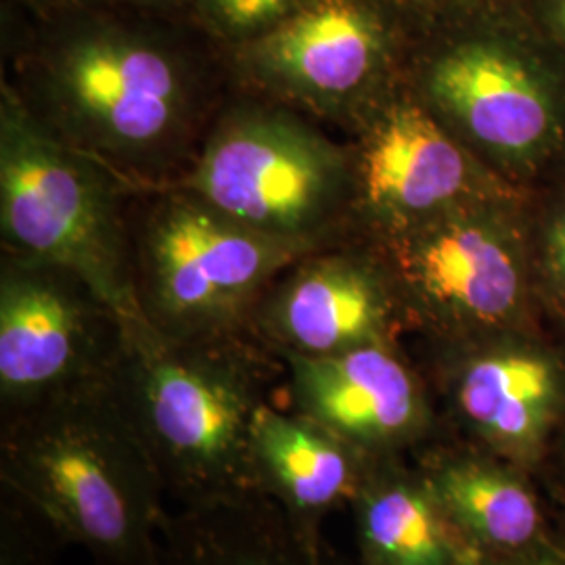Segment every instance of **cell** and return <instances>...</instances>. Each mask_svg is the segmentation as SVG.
I'll use <instances>...</instances> for the list:
<instances>
[{"instance_id":"1","label":"cell","mask_w":565,"mask_h":565,"mask_svg":"<svg viewBox=\"0 0 565 565\" xmlns=\"http://www.w3.org/2000/svg\"><path fill=\"white\" fill-rule=\"evenodd\" d=\"M21 102L61 141L109 172L156 170L181 149L202 90L179 15L141 9L36 13Z\"/></svg>"},{"instance_id":"2","label":"cell","mask_w":565,"mask_h":565,"mask_svg":"<svg viewBox=\"0 0 565 565\" xmlns=\"http://www.w3.org/2000/svg\"><path fill=\"white\" fill-rule=\"evenodd\" d=\"M111 377L9 415L2 484L103 565H160L168 499Z\"/></svg>"},{"instance_id":"3","label":"cell","mask_w":565,"mask_h":565,"mask_svg":"<svg viewBox=\"0 0 565 565\" xmlns=\"http://www.w3.org/2000/svg\"><path fill=\"white\" fill-rule=\"evenodd\" d=\"M111 382L168 501L264 492L252 443L268 404L266 359L242 331L166 338L147 321L126 324Z\"/></svg>"},{"instance_id":"4","label":"cell","mask_w":565,"mask_h":565,"mask_svg":"<svg viewBox=\"0 0 565 565\" xmlns=\"http://www.w3.org/2000/svg\"><path fill=\"white\" fill-rule=\"evenodd\" d=\"M413 90L503 181L565 145V57L511 0H486L413 36Z\"/></svg>"},{"instance_id":"5","label":"cell","mask_w":565,"mask_h":565,"mask_svg":"<svg viewBox=\"0 0 565 565\" xmlns=\"http://www.w3.org/2000/svg\"><path fill=\"white\" fill-rule=\"evenodd\" d=\"M114 172L61 141L2 84L0 233L4 256L51 264L88 282L121 324L145 321L135 254Z\"/></svg>"},{"instance_id":"6","label":"cell","mask_w":565,"mask_h":565,"mask_svg":"<svg viewBox=\"0 0 565 565\" xmlns=\"http://www.w3.org/2000/svg\"><path fill=\"white\" fill-rule=\"evenodd\" d=\"M308 252L243 226L184 186L168 191L132 247L145 321L166 338L243 331L266 289Z\"/></svg>"},{"instance_id":"7","label":"cell","mask_w":565,"mask_h":565,"mask_svg":"<svg viewBox=\"0 0 565 565\" xmlns=\"http://www.w3.org/2000/svg\"><path fill=\"white\" fill-rule=\"evenodd\" d=\"M224 216L315 249L354 198L352 158L302 118L242 105L216 124L182 182Z\"/></svg>"},{"instance_id":"8","label":"cell","mask_w":565,"mask_h":565,"mask_svg":"<svg viewBox=\"0 0 565 565\" xmlns=\"http://www.w3.org/2000/svg\"><path fill=\"white\" fill-rule=\"evenodd\" d=\"M124 324L70 270L4 256L0 270V398L4 415L107 380Z\"/></svg>"},{"instance_id":"9","label":"cell","mask_w":565,"mask_h":565,"mask_svg":"<svg viewBox=\"0 0 565 565\" xmlns=\"http://www.w3.org/2000/svg\"><path fill=\"white\" fill-rule=\"evenodd\" d=\"M511 195L461 203L384 233L385 270L425 315L457 327L511 319L524 300L527 247Z\"/></svg>"},{"instance_id":"10","label":"cell","mask_w":565,"mask_h":565,"mask_svg":"<svg viewBox=\"0 0 565 565\" xmlns=\"http://www.w3.org/2000/svg\"><path fill=\"white\" fill-rule=\"evenodd\" d=\"M411 41L382 0H306L231 57L264 90L329 116L384 90Z\"/></svg>"},{"instance_id":"11","label":"cell","mask_w":565,"mask_h":565,"mask_svg":"<svg viewBox=\"0 0 565 565\" xmlns=\"http://www.w3.org/2000/svg\"><path fill=\"white\" fill-rule=\"evenodd\" d=\"M354 202L387 233L461 203L511 195L417 95L377 105L352 158Z\"/></svg>"},{"instance_id":"12","label":"cell","mask_w":565,"mask_h":565,"mask_svg":"<svg viewBox=\"0 0 565 565\" xmlns=\"http://www.w3.org/2000/svg\"><path fill=\"white\" fill-rule=\"evenodd\" d=\"M392 310L385 266L356 254L308 252L266 289L249 324L275 352L324 356L384 343Z\"/></svg>"},{"instance_id":"13","label":"cell","mask_w":565,"mask_h":565,"mask_svg":"<svg viewBox=\"0 0 565 565\" xmlns=\"http://www.w3.org/2000/svg\"><path fill=\"white\" fill-rule=\"evenodd\" d=\"M277 354L287 369L291 408L356 450L396 443L424 417L411 371L384 343L324 356Z\"/></svg>"},{"instance_id":"14","label":"cell","mask_w":565,"mask_h":565,"mask_svg":"<svg viewBox=\"0 0 565 565\" xmlns=\"http://www.w3.org/2000/svg\"><path fill=\"white\" fill-rule=\"evenodd\" d=\"M160 565H331L317 527L266 492L170 513Z\"/></svg>"},{"instance_id":"15","label":"cell","mask_w":565,"mask_h":565,"mask_svg":"<svg viewBox=\"0 0 565 565\" xmlns=\"http://www.w3.org/2000/svg\"><path fill=\"white\" fill-rule=\"evenodd\" d=\"M252 445L260 488L308 524L361 486L359 450L296 411L264 404Z\"/></svg>"},{"instance_id":"16","label":"cell","mask_w":565,"mask_h":565,"mask_svg":"<svg viewBox=\"0 0 565 565\" xmlns=\"http://www.w3.org/2000/svg\"><path fill=\"white\" fill-rule=\"evenodd\" d=\"M557 366L530 350H494L467 361L455 398L465 419L486 438L527 445L543 429L559 401Z\"/></svg>"},{"instance_id":"17","label":"cell","mask_w":565,"mask_h":565,"mask_svg":"<svg viewBox=\"0 0 565 565\" xmlns=\"http://www.w3.org/2000/svg\"><path fill=\"white\" fill-rule=\"evenodd\" d=\"M359 536L369 565H471L431 492L415 486H359Z\"/></svg>"},{"instance_id":"18","label":"cell","mask_w":565,"mask_h":565,"mask_svg":"<svg viewBox=\"0 0 565 565\" xmlns=\"http://www.w3.org/2000/svg\"><path fill=\"white\" fill-rule=\"evenodd\" d=\"M425 486L452 524L488 545H524L539 530L532 494L501 471L448 463L436 469Z\"/></svg>"},{"instance_id":"19","label":"cell","mask_w":565,"mask_h":565,"mask_svg":"<svg viewBox=\"0 0 565 565\" xmlns=\"http://www.w3.org/2000/svg\"><path fill=\"white\" fill-rule=\"evenodd\" d=\"M306 0H191V18L228 51L289 18Z\"/></svg>"},{"instance_id":"20","label":"cell","mask_w":565,"mask_h":565,"mask_svg":"<svg viewBox=\"0 0 565 565\" xmlns=\"http://www.w3.org/2000/svg\"><path fill=\"white\" fill-rule=\"evenodd\" d=\"M385 7L403 21L411 39L424 34L443 21L459 18L480 7L486 0H382Z\"/></svg>"},{"instance_id":"21","label":"cell","mask_w":565,"mask_h":565,"mask_svg":"<svg viewBox=\"0 0 565 565\" xmlns=\"http://www.w3.org/2000/svg\"><path fill=\"white\" fill-rule=\"evenodd\" d=\"M34 13L63 9H141L172 15H191V0H23Z\"/></svg>"},{"instance_id":"22","label":"cell","mask_w":565,"mask_h":565,"mask_svg":"<svg viewBox=\"0 0 565 565\" xmlns=\"http://www.w3.org/2000/svg\"><path fill=\"white\" fill-rule=\"evenodd\" d=\"M536 256L551 282L565 291V205L553 210L541 226Z\"/></svg>"},{"instance_id":"23","label":"cell","mask_w":565,"mask_h":565,"mask_svg":"<svg viewBox=\"0 0 565 565\" xmlns=\"http://www.w3.org/2000/svg\"><path fill=\"white\" fill-rule=\"evenodd\" d=\"M527 18L565 57V0H522Z\"/></svg>"},{"instance_id":"24","label":"cell","mask_w":565,"mask_h":565,"mask_svg":"<svg viewBox=\"0 0 565 565\" xmlns=\"http://www.w3.org/2000/svg\"><path fill=\"white\" fill-rule=\"evenodd\" d=\"M525 565H559V564H555V562H546V559H543V562H532V564H525Z\"/></svg>"},{"instance_id":"25","label":"cell","mask_w":565,"mask_h":565,"mask_svg":"<svg viewBox=\"0 0 565 565\" xmlns=\"http://www.w3.org/2000/svg\"><path fill=\"white\" fill-rule=\"evenodd\" d=\"M511 2H522V0H511Z\"/></svg>"}]
</instances>
